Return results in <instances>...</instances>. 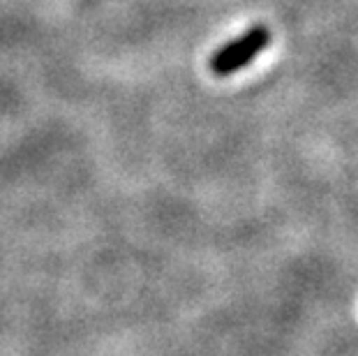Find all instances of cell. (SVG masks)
Here are the masks:
<instances>
[{
	"label": "cell",
	"mask_w": 358,
	"mask_h": 356,
	"mask_svg": "<svg viewBox=\"0 0 358 356\" xmlns=\"http://www.w3.org/2000/svg\"><path fill=\"white\" fill-rule=\"evenodd\" d=\"M268 44H271V30L266 26H252L210 56L208 60L210 72L215 77H229V74L248 67Z\"/></svg>",
	"instance_id": "obj_1"
}]
</instances>
